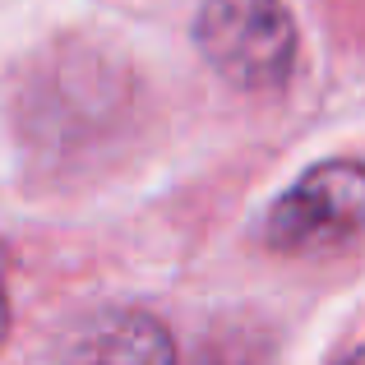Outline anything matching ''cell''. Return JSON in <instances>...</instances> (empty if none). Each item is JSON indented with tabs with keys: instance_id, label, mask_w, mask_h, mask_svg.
<instances>
[{
	"instance_id": "1",
	"label": "cell",
	"mask_w": 365,
	"mask_h": 365,
	"mask_svg": "<svg viewBox=\"0 0 365 365\" xmlns=\"http://www.w3.org/2000/svg\"><path fill=\"white\" fill-rule=\"evenodd\" d=\"M195 37L236 88H277L296 61V24L282 0H208Z\"/></svg>"
},
{
	"instance_id": "2",
	"label": "cell",
	"mask_w": 365,
	"mask_h": 365,
	"mask_svg": "<svg viewBox=\"0 0 365 365\" xmlns=\"http://www.w3.org/2000/svg\"><path fill=\"white\" fill-rule=\"evenodd\" d=\"M365 236V167L319 162L264 217V241L282 255H324Z\"/></svg>"
},
{
	"instance_id": "5",
	"label": "cell",
	"mask_w": 365,
	"mask_h": 365,
	"mask_svg": "<svg viewBox=\"0 0 365 365\" xmlns=\"http://www.w3.org/2000/svg\"><path fill=\"white\" fill-rule=\"evenodd\" d=\"M338 365H365V347H356V351H351V356H342Z\"/></svg>"
},
{
	"instance_id": "4",
	"label": "cell",
	"mask_w": 365,
	"mask_h": 365,
	"mask_svg": "<svg viewBox=\"0 0 365 365\" xmlns=\"http://www.w3.org/2000/svg\"><path fill=\"white\" fill-rule=\"evenodd\" d=\"M5 329H9V301H5V287H0V342H5Z\"/></svg>"
},
{
	"instance_id": "3",
	"label": "cell",
	"mask_w": 365,
	"mask_h": 365,
	"mask_svg": "<svg viewBox=\"0 0 365 365\" xmlns=\"http://www.w3.org/2000/svg\"><path fill=\"white\" fill-rule=\"evenodd\" d=\"M65 365H176V342L153 314H102L79 333Z\"/></svg>"
}]
</instances>
